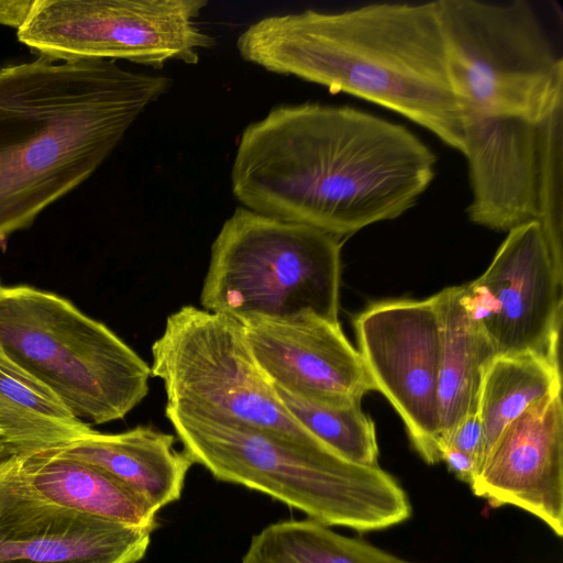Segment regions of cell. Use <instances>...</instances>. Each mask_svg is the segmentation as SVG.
I'll return each instance as SVG.
<instances>
[{"instance_id":"6da1fadb","label":"cell","mask_w":563,"mask_h":563,"mask_svg":"<svg viewBox=\"0 0 563 563\" xmlns=\"http://www.w3.org/2000/svg\"><path fill=\"white\" fill-rule=\"evenodd\" d=\"M435 163L402 125L351 107L301 103L244 129L231 183L246 209L342 240L413 207Z\"/></svg>"},{"instance_id":"7a4b0ae2","label":"cell","mask_w":563,"mask_h":563,"mask_svg":"<svg viewBox=\"0 0 563 563\" xmlns=\"http://www.w3.org/2000/svg\"><path fill=\"white\" fill-rule=\"evenodd\" d=\"M240 55L390 109L464 150L465 111L451 77L437 1L266 16L238 38Z\"/></svg>"},{"instance_id":"3957f363","label":"cell","mask_w":563,"mask_h":563,"mask_svg":"<svg viewBox=\"0 0 563 563\" xmlns=\"http://www.w3.org/2000/svg\"><path fill=\"white\" fill-rule=\"evenodd\" d=\"M170 80L112 59L0 68V242L88 179Z\"/></svg>"},{"instance_id":"277c9868","label":"cell","mask_w":563,"mask_h":563,"mask_svg":"<svg viewBox=\"0 0 563 563\" xmlns=\"http://www.w3.org/2000/svg\"><path fill=\"white\" fill-rule=\"evenodd\" d=\"M165 415L184 451L216 479L258 490L322 525L372 532L411 517L408 494L379 465L244 424Z\"/></svg>"},{"instance_id":"5b68a950","label":"cell","mask_w":563,"mask_h":563,"mask_svg":"<svg viewBox=\"0 0 563 563\" xmlns=\"http://www.w3.org/2000/svg\"><path fill=\"white\" fill-rule=\"evenodd\" d=\"M0 351L85 422L123 419L148 393L151 366L106 324L51 291L2 287Z\"/></svg>"},{"instance_id":"8992f818","label":"cell","mask_w":563,"mask_h":563,"mask_svg":"<svg viewBox=\"0 0 563 563\" xmlns=\"http://www.w3.org/2000/svg\"><path fill=\"white\" fill-rule=\"evenodd\" d=\"M341 247L319 229L236 208L212 243L202 309L239 320L339 322Z\"/></svg>"},{"instance_id":"52a82bcc","label":"cell","mask_w":563,"mask_h":563,"mask_svg":"<svg viewBox=\"0 0 563 563\" xmlns=\"http://www.w3.org/2000/svg\"><path fill=\"white\" fill-rule=\"evenodd\" d=\"M437 7L464 110L538 123L563 107V58L528 1Z\"/></svg>"},{"instance_id":"ba28073f","label":"cell","mask_w":563,"mask_h":563,"mask_svg":"<svg viewBox=\"0 0 563 563\" xmlns=\"http://www.w3.org/2000/svg\"><path fill=\"white\" fill-rule=\"evenodd\" d=\"M151 351V373L166 393L165 411L324 445L282 404L255 363L238 319L184 306L167 317Z\"/></svg>"},{"instance_id":"9c48e42d","label":"cell","mask_w":563,"mask_h":563,"mask_svg":"<svg viewBox=\"0 0 563 563\" xmlns=\"http://www.w3.org/2000/svg\"><path fill=\"white\" fill-rule=\"evenodd\" d=\"M468 219L495 231L540 223L563 271V107L541 122L465 110Z\"/></svg>"},{"instance_id":"30bf717a","label":"cell","mask_w":563,"mask_h":563,"mask_svg":"<svg viewBox=\"0 0 563 563\" xmlns=\"http://www.w3.org/2000/svg\"><path fill=\"white\" fill-rule=\"evenodd\" d=\"M205 0H33L16 30L38 57L197 64L214 40L197 23Z\"/></svg>"},{"instance_id":"8fae6325","label":"cell","mask_w":563,"mask_h":563,"mask_svg":"<svg viewBox=\"0 0 563 563\" xmlns=\"http://www.w3.org/2000/svg\"><path fill=\"white\" fill-rule=\"evenodd\" d=\"M358 352L429 465L441 461V327L433 297L369 303L354 319Z\"/></svg>"},{"instance_id":"7c38bea8","label":"cell","mask_w":563,"mask_h":563,"mask_svg":"<svg viewBox=\"0 0 563 563\" xmlns=\"http://www.w3.org/2000/svg\"><path fill=\"white\" fill-rule=\"evenodd\" d=\"M563 277L537 221L510 230L462 301L493 357L533 353L559 362Z\"/></svg>"},{"instance_id":"4fadbf2b","label":"cell","mask_w":563,"mask_h":563,"mask_svg":"<svg viewBox=\"0 0 563 563\" xmlns=\"http://www.w3.org/2000/svg\"><path fill=\"white\" fill-rule=\"evenodd\" d=\"M24 453L0 463V563H135L150 528L56 505L29 483Z\"/></svg>"},{"instance_id":"5bb4252c","label":"cell","mask_w":563,"mask_h":563,"mask_svg":"<svg viewBox=\"0 0 563 563\" xmlns=\"http://www.w3.org/2000/svg\"><path fill=\"white\" fill-rule=\"evenodd\" d=\"M239 321L255 363L274 387L328 407L361 404L376 390L339 322L314 314Z\"/></svg>"},{"instance_id":"9a60e30c","label":"cell","mask_w":563,"mask_h":563,"mask_svg":"<svg viewBox=\"0 0 563 563\" xmlns=\"http://www.w3.org/2000/svg\"><path fill=\"white\" fill-rule=\"evenodd\" d=\"M470 487L490 506L520 508L563 537L561 393L533 402L504 428Z\"/></svg>"},{"instance_id":"2e32d148","label":"cell","mask_w":563,"mask_h":563,"mask_svg":"<svg viewBox=\"0 0 563 563\" xmlns=\"http://www.w3.org/2000/svg\"><path fill=\"white\" fill-rule=\"evenodd\" d=\"M175 437L153 427L137 426L119 433L91 430L58 453L92 464L123 483L156 512L181 497L194 464L175 448Z\"/></svg>"},{"instance_id":"e0dca14e","label":"cell","mask_w":563,"mask_h":563,"mask_svg":"<svg viewBox=\"0 0 563 563\" xmlns=\"http://www.w3.org/2000/svg\"><path fill=\"white\" fill-rule=\"evenodd\" d=\"M31 486L47 500L78 512L155 530L157 512L106 471L46 450L24 454Z\"/></svg>"},{"instance_id":"ac0fdd59","label":"cell","mask_w":563,"mask_h":563,"mask_svg":"<svg viewBox=\"0 0 563 563\" xmlns=\"http://www.w3.org/2000/svg\"><path fill=\"white\" fill-rule=\"evenodd\" d=\"M432 297L441 327L439 402L442 445L462 420L477 413L483 369L493 355L463 305L462 286L446 287Z\"/></svg>"},{"instance_id":"d6986e66","label":"cell","mask_w":563,"mask_h":563,"mask_svg":"<svg viewBox=\"0 0 563 563\" xmlns=\"http://www.w3.org/2000/svg\"><path fill=\"white\" fill-rule=\"evenodd\" d=\"M0 430L19 452L29 454L63 448L92 428L0 351Z\"/></svg>"},{"instance_id":"ffe728a7","label":"cell","mask_w":563,"mask_h":563,"mask_svg":"<svg viewBox=\"0 0 563 563\" xmlns=\"http://www.w3.org/2000/svg\"><path fill=\"white\" fill-rule=\"evenodd\" d=\"M561 387L556 361L533 353L490 358L483 369L478 394L477 415L484 435L478 467L509 422L533 402L561 393Z\"/></svg>"},{"instance_id":"44dd1931","label":"cell","mask_w":563,"mask_h":563,"mask_svg":"<svg viewBox=\"0 0 563 563\" xmlns=\"http://www.w3.org/2000/svg\"><path fill=\"white\" fill-rule=\"evenodd\" d=\"M241 563H415L312 519L284 520L254 534Z\"/></svg>"},{"instance_id":"7402d4cb","label":"cell","mask_w":563,"mask_h":563,"mask_svg":"<svg viewBox=\"0 0 563 563\" xmlns=\"http://www.w3.org/2000/svg\"><path fill=\"white\" fill-rule=\"evenodd\" d=\"M274 388L287 411L333 452L354 463L378 465L375 424L361 404L328 407Z\"/></svg>"},{"instance_id":"603a6c76","label":"cell","mask_w":563,"mask_h":563,"mask_svg":"<svg viewBox=\"0 0 563 563\" xmlns=\"http://www.w3.org/2000/svg\"><path fill=\"white\" fill-rule=\"evenodd\" d=\"M483 428L478 415H473L462 420L449 437L442 442L443 446H453L460 451L467 453L476 460L478 464L483 453ZM476 467V471H477Z\"/></svg>"},{"instance_id":"cb8c5ba5","label":"cell","mask_w":563,"mask_h":563,"mask_svg":"<svg viewBox=\"0 0 563 563\" xmlns=\"http://www.w3.org/2000/svg\"><path fill=\"white\" fill-rule=\"evenodd\" d=\"M441 461L444 462L449 471L460 481L471 484L476 473V460L467 453L453 446H443L441 450Z\"/></svg>"},{"instance_id":"d4e9b609","label":"cell","mask_w":563,"mask_h":563,"mask_svg":"<svg viewBox=\"0 0 563 563\" xmlns=\"http://www.w3.org/2000/svg\"><path fill=\"white\" fill-rule=\"evenodd\" d=\"M33 0H0V24L19 29Z\"/></svg>"},{"instance_id":"484cf974","label":"cell","mask_w":563,"mask_h":563,"mask_svg":"<svg viewBox=\"0 0 563 563\" xmlns=\"http://www.w3.org/2000/svg\"><path fill=\"white\" fill-rule=\"evenodd\" d=\"M19 451L4 438L0 437V463L18 453Z\"/></svg>"},{"instance_id":"4316f807","label":"cell","mask_w":563,"mask_h":563,"mask_svg":"<svg viewBox=\"0 0 563 563\" xmlns=\"http://www.w3.org/2000/svg\"><path fill=\"white\" fill-rule=\"evenodd\" d=\"M2 287H3V286L1 285V280H0V290L2 289Z\"/></svg>"},{"instance_id":"83f0119b","label":"cell","mask_w":563,"mask_h":563,"mask_svg":"<svg viewBox=\"0 0 563 563\" xmlns=\"http://www.w3.org/2000/svg\"><path fill=\"white\" fill-rule=\"evenodd\" d=\"M0 437H2V434H1V430H0Z\"/></svg>"}]
</instances>
